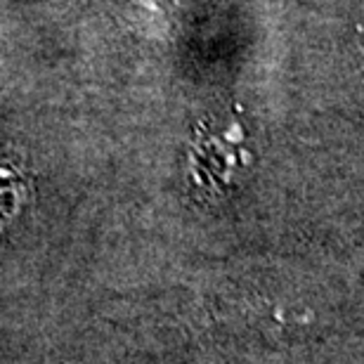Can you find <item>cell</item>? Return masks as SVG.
Instances as JSON below:
<instances>
[{"mask_svg":"<svg viewBox=\"0 0 364 364\" xmlns=\"http://www.w3.org/2000/svg\"><path fill=\"white\" fill-rule=\"evenodd\" d=\"M358 46H360V53H362V62H364V31H360V38H358Z\"/></svg>","mask_w":364,"mask_h":364,"instance_id":"cell-1","label":"cell"}]
</instances>
